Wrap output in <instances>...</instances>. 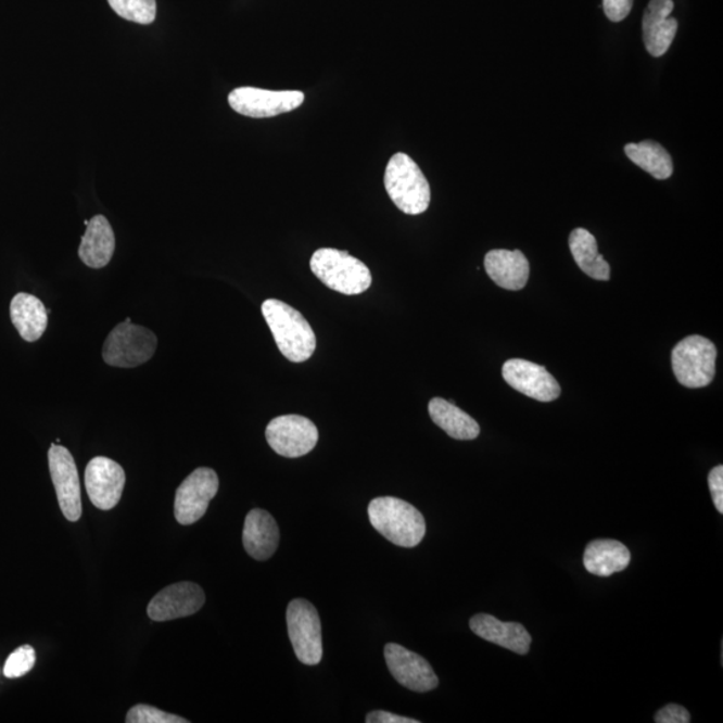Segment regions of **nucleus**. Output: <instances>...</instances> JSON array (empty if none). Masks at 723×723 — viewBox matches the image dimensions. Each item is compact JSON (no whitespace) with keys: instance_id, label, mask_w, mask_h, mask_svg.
<instances>
[{"instance_id":"7ed1b4c3","label":"nucleus","mask_w":723,"mask_h":723,"mask_svg":"<svg viewBox=\"0 0 723 723\" xmlns=\"http://www.w3.org/2000/svg\"><path fill=\"white\" fill-rule=\"evenodd\" d=\"M384 188L397 208L406 215H421L430 205V186L416 161L405 153L394 154L384 172Z\"/></svg>"},{"instance_id":"f8f14e48","label":"nucleus","mask_w":723,"mask_h":723,"mask_svg":"<svg viewBox=\"0 0 723 723\" xmlns=\"http://www.w3.org/2000/svg\"><path fill=\"white\" fill-rule=\"evenodd\" d=\"M503 378L510 388L527 397L553 402L560 397L561 389L554 376L542 365L525 359H509L503 366Z\"/></svg>"},{"instance_id":"c756f323","label":"nucleus","mask_w":723,"mask_h":723,"mask_svg":"<svg viewBox=\"0 0 723 723\" xmlns=\"http://www.w3.org/2000/svg\"><path fill=\"white\" fill-rule=\"evenodd\" d=\"M690 721V713L680 705L664 706L656 715L657 723H688Z\"/></svg>"},{"instance_id":"0eeeda50","label":"nucleus","mask_w":723,"mask_h":723,"mask_svg":"<svg viewBox=\"0 0 723 723\" xmlns=\"http://www.w3.org/2000/svg\"><path fill=\"white\" fill-rule=\"evenodd\" d=\"M287 627L295 656L303 664H319L324 657L319 613L312 602L294 599L287 608Z\"/></svg>"},{"instance_id":"423d86ee","label":"nucleus","mask_w":723,"mask_h":723,"mask_svg":"<svg viewBox=\"0 0 723 723\" xmlns=\"http://www.w3.org/2000/svg\"><path fill=\"white\" fill-rule=\"evenodd\" d=\"M715 362V344L701 335L685 338L671 353L676 380L688 389L709 386L714 380Z\"/></svg>"},{"instance_id":"6ab92c4d","label":"nucleus","mask_w":723,"mask_h":723,"mask_svg":"<svg viewBox=\"0 0 723 723\" xmlns=\"http://www.w3.org/2000/svg\"><path fill=\"white\" fill-rule=\"evenodd\" d=\"M280 532L277 521L267 510L254 509L246 515L243 544L246 554L255 560H268L277 553Z\"/></svg>"},{"instance_id":"39448f33","label":"nucleus","mask_w":723,"mask_h":723,"mask_svg":"<svg viewBox=\"0 0 723 723\" xmlns=\"http://www.w3.org/2000/svg\"><path fill=\"white\" fill-rule=\"evenodd\" d=\"M154 332L126 319L114 327L102 347V357L109 366L131 369L145 364L156 353Z\"/></svg>"},{"instance_id":"a878e982","label":"nucleus","mask_w":723,"mask_h":723,"mask_svg":"<svg viewBox=\"0 0 723 723\" xmlns=\"http://www.w3.org/2000/svg\"><path fill=\"white\" fill-rule=\"evenodd\" d=\"M107 2L117 15L126 21L151 25L156 20V0H107Z\"/></svg>"},{"instance_id":"a211bd4d","label":"nucleus","mask_w":723,"mask_h":723,"mask_svg":"<svg viewBox=\"0 0 723 723\" xmlns=\"http://www.w3.org/2000/svg\"><path fill=\"white\" fill-rule=\"evenodd\" d=\"M485 271L504 290L524 289L530 279V263L521 251L493 250L484 261Z\"/></svg>"},{"instance_id":"5701e85b","label":"nucleus","mask_w":723,"mask_h":723,"mask_svg":"<svg viewBox=\"0 0 723 723\" xmlns=\"http://www.w3.org/2000/svg\"><path fill=\"white\" fill-rule=\"evenodd\" d=\"M429 415L439 428L452 439L470 441L479 437L480 424L474 418L444 398L429 402Z\"/></svg>"},{"instance_id":"9d476101","label":"nucleus","mask_w":723,"mask_h":723,"mask_svg":"<svg viewBox=\"0 0 723 723\" xmlns=\"http://www.w3.org/2000/svg\"><path fill=\"white\" fill-rule=\"evenodd\" d=\"M219 491V478L214 469L199 468L188 475L177 487L175 518L181 525L199 521L210 507L212 498Z\"/></svg>"},{"instance_id":"f3484780","label":"nucleus","mask_w":723,"mask_h":723,"mask_svg":"<svg viewBox=\"0 0 723 723\" xmlns=\"http://www.w3.org/2000/svg\"><path fill=\"white\" fill-rule=\"evenodd\" d=\"M469 625L475 635L493 645L507 648L519 656L530 652L532 638L524 625L520 623H505L487 613H479L470 619Z\"/></svg>"},{"instance_id":"6e6552de","label":"nucleus","mask_w":723,"mask_h":723,"mask_svg":"<svg viewBox=\"0 0 723 723\" xmlns=\"http://www.w3.org/2000/svg\"><path fill=\"white\" fill-rule=\"evenodd\" d=\"M228 102L241 116L269 118L302 106L304 94L297 90L272 91L244 86L232 90Z\"/></svg>"},{"instance_id":"bb28decb","label":"nucleus","mask_w":723,"mask_h":723,"mask_svg":"<svg viewBox=\"0 0 723 723\" xmlns=\"http://www.w3.org/2000/svg\"><path fill=\"white\" fill-rule=\"evenodd\" d=\"M36 650L28 645L21 646L10 654L8 661L4 663L3 673L10 680L21 678V676L30 673L34 665H36Z\"/></svg>"},{"instance_id":"2eb2a0df","label":"nucleus","mask_w":723,"mask_h":723,"mask_svg":"<svg viewBox=\"0 0 723 723\" xmlns=\"http://www.w3.org/2000/svg\"><path fill=\"white\" fill-rule=\"evenodd\" d=\"M205 594L200 585L181 582L160 591L149 602L148 617L154 622H168L174 619L193 616L204 606Z\"/></svg>"},{"instance_id":"1a4fd4ad","label":"nucleus","mask_w":723,"mask_h":723,"mask_svg":"<svg viewBox=\"0 0 723 723\" xmlns=\"http://www.w3.org/2000/svg\"><path fill=\"white\" fill-rule=\"evenodd\" d=\"M266 439L278 455L297 458L308 455L317 446L319 433L308 418L289 415L274 418L268 423Z\"/></svg>"},{"instance_id":"f03ea898","label":"nucleus","mask_w":723,"mask_h":723,"mask_svg":"<svg viewBox=\"0 0 723 723\" xmlns=\"http://www.w3.org/2000/svg\"><path fill=\"white\" fill-rule=\"evenodd\" d=\"M369 519L384 538L398 547H417L427 533L420 510L397 497L375 498L369 504Z\"/></svg>"},{"instance_id":"aec40b11","label":"nucleus","mask_w":723,"mask_h":723,"mask_svg":"<svg viewBox=\"0 0 723 723\" xmlns=\"http://www.w3.org/2000/svg\"><path fill=\"white\" fill-rule=\"evenodd\" d=\"M86 226L88 228L78 250L79 259L90 268L106 267L116 250V238L111 223L105 216L97 215Z\"/></svg>"},{"instance_id":"ddd939ff","label":"nucleus","mask_w":723,"mask_h":723,"mask_svg":"<svg viewBox=\"0 0 723 723\" xmlns=\"http://www.w3.org/2000/svg\"><path fill=\"white\" fill-rule=\"evenodd\" d=\"M384 659L395 681L409 690L428 693L439 686V678L432 665L418 654L395 643H389L384 647Z\"/></svg>"},{"instance_id":"4be33fe9","label":"nucleus","mask_w":723,"mask_h":723,"mask_svg":"<svg viewBox=\"0 0 723 723\" xmlns=\"http://www.w3.org/2000/svg\"><path fill=\"white\" fill-rule=\"evenodd\" d=\"M631 554L624 544L617 541H595L584 553V567L593 575L608 578L629 567Z\"/></svg>"},{"instance_id":"412c9836","label":"nucleus","mask_w":723,"mask_h":723,"mask_svg":"<svg viewBox=\"0 0 723 723\" xmlns=\"http://www.w3.org/2000/svg\"><path fill=\"white\" fill-rule=\"evenodd\" d=\"M11 321L27 342H36L48 329V309L37 296L21 292L11 301Z\"/></svg>"},{"instance_id":"2f4dec72","label":"nucleus","mask_w":723,"mask_h":723,"mask_svg":"<svg viewBox=\"0 0 723 723\" xmlns=\"http://www.w3.org/2000/svg\"><path fill=\"white\" fill-rule=\"evenodd\" d=\"M367 723H420V721L406 719L397 714L389 713V711L378 710L371 711L366 716Z\"/></svg>"},{"instance_id":"4468645a","label":"nucleus","mask_w":723,"mask_h":723,"mask_svg":"<svg viewBox=\"0 0 723 723\" xmlns=\"http://www.w3.org/2000/svg\"><path fill=\"white\" fill-rule=\"evenodd\" d=\"M126 475L123 467L107 457H96L85 470V485L91 504L111 510L120 500Z\"/></svg>"},{"instance_id":"9b49d317","label":"nucleus","mask_w":723,"mask_h":723,"mask_svg":"<svg viewBox=\"0 0 723 723\" xmlns=\"http://www.w3.org/2000/svg\"><path fill=\"white\" fill-rule=\"evenodd\" d=\"M49 467L62 513L68 521H78L83 516V498L78 469L72 453L65 446L51 445Z\"/></svg>"},{"instance_id":"b1692460","label":"nucleus","mask_w":723,"mask_h":723,"mask_svg":"<svg viewBox=\"0 0 723 723\" xmlns=\"http://www.w3.org/2000/svg\"><path fill=\"white\" fill-rule=\"evenodd\" d=\"M570 250L579 268L595 280H610V264L599 254L598 243L587 229L576 228L570 234Z\"/></svg>"},{"instance_id":"dca6fc26","label":"nucleus","mask_w":723,"mask_h":723,"mask_svg":"<svg viewBox=\"0 0 723 723\" xmlns=\"http://www.w3.org/2000/svg\"><path fill=\"white\" fill-rule=\"evenodd\" d=\"M673 10V0H650L643 15V40L648 53L656 59L668 53L678 31V22L670 18Z\"/></svg>"},{"instance_id":"cd10ccee","label":"nucleus","mask_w":723,"mask_h":723,"mask_svg":"<svg viewBox=\"0 0 723 723\" xmlns=\"http://www.w3.org/2000/svg\"><path fill=\"white\" fill-rule=\"evenodd\" d=\"M128 723H187L182 716L166 713V711L148 705H137L126 715Z\"/></svg>"},{"instance_id":"20e7f679","label":"nucleus","mask_w":723,"mask_h":723,"mask_svg":"<svg viewBox=\"0 0 723 723\" xmlns=\"http://www.w3.org/2000/svg\"><path fill=\"white\" fill-rule=\"evenodd\" d=\"M309 266L321 283L343 295H359L370 289V269L348 252L320 249L314 252Z\"/></svg>"},{"instance_id":"393cba45","label":"nucleus","mask_w":723,"mask_h":723,"mask_svg":"<svg viewBox=\"0 0 723 723\" xmlns=\"http://www.w3.org/2000/svg\"><path fill=\"white\" fill-rule=\"evenodd\" d=\"M624 152L634 164L650 174L654 179L668 180L673 175V160L661 143L651 140L627 143Z\"/></svg>"},{"instance_id":"f257e3e1","label":"nucleus","mask_w":723,"mask_h":723,"mask_svg":"<svg viewBox=\"0 0 723 723\" xmlns=\"http://www.w3.org/2000/svg\"><path fill=\"white\" fill-rule=\"evenodd\" d=\"M262 313L280 353L287 359L302 364L313 357L317 348V337L297 309L284 302L268 300L263 303Z\"/></svg>"},{"instance_id":"7c9ffc66","label":"nucleus","mask_w":723,"mask_h":723,"mask_svg":"<svg viewBox=\"0 0 723 723\" xmlns=\"http://www.w3.org/2000/svg\"><path fill=\"white\" fill-rule=\"evenodd\" d=\"M709 487L715 509L723 513V467L719 465L709 474Z\"/></svg>"},{"instance_id":"c85d7f7f","label":"nucleus","mask_w":723,"mask_h":723,"mask_svg":"<svg viewBox=\"0 0 723 723\" xmlns=\"http://www.w3.org/2000/svg\"><path fill=\"white\" fill-rule=\"evenodd\" d=\"M634 0H602V9L611 22H622L633 10Z\"/></svg>"}]
</instances>
